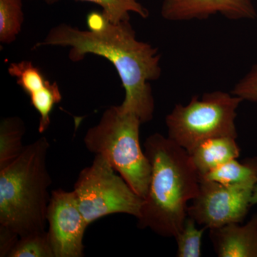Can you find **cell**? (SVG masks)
<instances>
[{"label": "cell", "mask_w": 257, "mask_h": 257, "mask_svg": "<svg viewBox=\"0 0 257 257\" xmlns=\"http://www.w3.org/2000/svg\"><path fill=\"white\" fill-rule=\"evenodd\" d=\"M45 46L69 47V58L74 62L84 60L87 55L109 60L124 89L121 109L137 115L143 124L153 119L155 99L150 82L162 74L161 55L156 47L138 40L130 20L110 23L98 33L60 24L34 47Z\"/></svg>", "instance_id": "1"}, {"label": "cell", "mask_w": 257, "mask_h": 257, "mask_svg": "<svg viewBox=\"0 0 257 257\" xmlns=\"http://www.w3.org/2000/svg\"><path fill=\"white\" fill-rule=\"evenodd\" d=\"M144 147L152 175L138 218V227L175 238L188 216L189 203L199 192L200 177L189 152L168 137L154 134Z\"/></svg>", "instance_id": "2"}, {"label": "cell", "mask_w": 257, "mask_h": 257, "mask_svg": "<svg viewBox=\"0 0 257 257\" xmlns=\"http://www.w3.org/2000/svg\"><path fill=\"white\" fill-rule=\"evenodd\" d=\"M49 148L42 137L0 170V229L20 238L46 231L52 182L47 165Z\"/></svg>", "instance_id": "3"}, {"label": "cell", "mask_w": 257, "mask_h": 257, "mask_svg": "<svg viewBox=\"0 0 257 257\" xmlns=\"http://www.w3.org/2000/svg\"><path fill=\"white\" fill-rule=\"evenodd\" d=\"M142 124L137 115L123 110L120 105L111 106L104 111L99 123L87 130L84 143L88 151L104 157L144 199L152 168L140 145Z\"/></svg>", "instance_id": "4"}, {"label": "cell", "mask_w": 257, "mask_h": 257, "mask_svg": "<svg viewBox=\"0 0 257 257\" xmlns=\"http://www.w3.org/2000/svg\"><path fill=\"white\" fill-rule=\"evenodd\" d=\"M243 100L231 93L215 91L192 96L177 104L166 117L168 138L189 153L211 139L237 138L235 119Z\"/></svg>", "instance_id": "5"}, {"label": "cell", "mask_w": 257, "mask_h": 257, "mask_svg": "<svg viewBox=\"0 0 257 257\" xmlns=\"http://www.w3.org/2000/svg\"><path fill=\"white\" fill-rule=\"evenodd\" d=\"M115 172L104 157L95 155L79 174L73 191L88 225L110 214L140 216L143 198Z\"/></svg>", "instance_id": "6"}, {"label": "cell", "mask_w": 257, "mask_h": 257, "mask_svg": "<svg viewBox=\"0 0 257 257\" xmlns=\"http://www.w3.org/2000/svg\"><path fill=\"white\" fill-rule=\"evenodd\" d=\"M257 182L226 185L200 180L199 192L187 208V215L207 229L241 223L251 207Z\"/></svg>", "instance_id": "7"}, {"label": "cell", "mask_w": 257, "mask_h": 257, "mask_svg": "<svg viewBox=\"0 0 257 257\" xmlns=\"http://www.w3.org/2000/svg\"><path fill=\"white\" fill-rule=\"evenodd\" d=\"M47 220V234L55 257L84 256L83 239L89 225L79 209L74 191H52Z\"/></svg>", "instance_id": "8"}, {"label": "cell", "mask_w": 257, "mask_h": 257, "mask_svg": "<svg viewBox=\"0 0 257 257\" xmlns=\"http://www.w3.org/2000/svg\"><path fill=\"white\" fill-rule=\"evenodd\" d=\"M216 14L232 20L257 17L252 0H164L161 8L162 18L172 22L205 20Z\"/></svg>", "instance_id": "9"}, {"label": "cell", "mask_w": 257, "mask_h": 257, "mask_svg": "<svg viewBox=\"0 0 257 257\" xmlns=\"http://www.w3.org/2000/svg\"><path fill=\"white\" fill-rule=\"evenodd\" d=\"M8 72L17 79L18 85L30 96L32 106L40 114L39 132L45 133L50 126L53 108L62 99L58 84L47 80L31 61L13 62L8 67Z\"/></svg>", "instance_id": "10"}, {"label": "cell", "mask_w": 257, "mask_h": 257, "mask_svg": "<svg viewBox=\"0 0 257 257\" xmlns=\"http://www.w3.org/2000/svg\"><path fill=\"white\" fill-rule=\"evenodd\" d=\"M240 224L209 229V238L218 256L257 257V213L246 224Z\"/></svg>", "instance_id": "11"}, {"label": "cell", "mask_w": 257, "mask_h": 257, "mask_svg": "<svg viewBox=\"0 0 257 257\" xmlns=\"http://www.w3.org/2000/svg\"><path fill=\"white\" fill-rule=\"evenodd\" d=\"M236 140L230 137L211 139L189 153L200 178L225 162L239 158L241 150Z\"/></svg>", "instance_id": "12"}, {"label": "cell", "mask_w": 257, "mask_h": 257, "mask_svg": "<svg viewBox=\"0 0 257 257\" xmlns=\"http://www.w3.org/2000/svg\"><path fill=\"white\" fill-rule=\"evenodd\" d=\"M26 127L21 118H4L0 124V170L13 163L23 152Z\"/></svg>", "instance_id": "13"}, {"label": "cell", "mask_w": 257, "mask_h": 257, "mask_svg": "<svg viewBox=\"0 0 257 257\" xmlns=\"http://www.w3.org/2000/svg\"><path fill=\"white\" fill-rule=\"evenodd\" d=\"M200 180L212 181L226 185L257 182V157L242 162L234 159L225 162L201 177Z\"/></svg>", "instance_id": "14"}, {"label": "cell", "mask_w": 257, "mask_h": 257, "mask_svg": "<svg viewBox=\"0 0 257 257\" xmlns=\"http://www.w3.org/2000/svg\"><path fill=\"white\" fill-rule=\"evenodd\" d=\"M24 22L23 0H0V42L16 41Z\"/></svg>", "instance_id": "15"}, {"label": "cell", "mask_w": 257, "mask_h": 257, "mask_svg": "<svg viewBox=\"0 0 257 257\" xmlns=\"http://www.w3.org/2000/svg\"><path fill=\"white\" fill-rule=\"evenodd\" d=\"M47 4L53 5L62 0H44ZM87 2L100 6L102 13L111 23H119L130 20V13H136L141 18L147 19L149 11L138 0H77Z\"/></svg>", "instance_id": "16"}, {"label": "cell", "mask_w": 257, "mask_h": 257, "mask_svg": "<svg viewBox=\"0 0 257 257\" xmlns=\"http://www.w3.org/2000/svg\"><path fill=\"white\" fill-rule=\"evenodd\" d=\"M9 257H55L47 231L20 237Z\"/></svg>", "instance_id": "17"}, {"label": "cell", "mask_w": 257, "mask_h": 257, "mask_svg": "<svg viewBox=\"0 0 257 257\" xmlns=\"http://www.w3.org/2000/svg\"><path fill=\"white\" fill-rule=\"evenodd\" d=\"M197 223L187 216L183 227L175 238L177 243V256L178 257H200L202 256V240L207 228L197 227Z\"/></svg>", "instance_id": "18"}, {"label": "cell", "mask_w": 257, "mask_h": 257, "mask_svg": "<svg viewBox=\"0 0 257 257\" xmlns=\"http://www.w3.org/2000/svg\"><path fill=\"white\" fill-rule=\"evenodd\" d=\"M233 95L257 104V63L253 65L242 79L235 84L231 92Z\"/></svg>", "instance_id": "19"}, {"label": "cell", "mask_w": 257, "mask_h": 257, "mask_svg": "<svg viewBox=\"0 0 257 257\" xmlns=\"http://www.w3.org/2000/svg\"><path fill=\"white\" fill-rule=\"evenodd\" d=\"M110 23L102 12H92L87 17L88 30L96 33L104 31Z\"/></svg>", "instance_id": "20"}, {"label": "cell", "mask_w": 257, "mask_h": 257, "mask_svg": "<svg viewBox=\"0 0 257 257\" xmlns=\"http://www.w3.org/2000/svg\"><path fill=\"white\" fill-rule=\"evenodd\" d=\"M257 204V183L253 188L252 197H251V205Z\"/></svg>", "instance_id": "21"}]
</instances>
